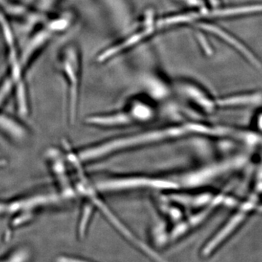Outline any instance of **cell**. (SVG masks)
Masks as SVG:
<instances>
[{"mask_svg": "<svg viewBox=\"0 0 262 262\" xmlns=\"http://www.w3.org/2000/svg\"><path fill=\"white\" fill-rule=\"evenodd\" d=\"M0 24H1L3 34L8 47V58H9L8 59H9L10 70H11L10 78L13 82V87L16 89L20 108L24 110L26 107V86L24 78L25 68L20 61V55L16 53L14 39L10 27H8V23L5 21L4 17L2 15H0Z\"/></svg>", "mask_w": 262, "mask_h": 262, "instance_id": "cell-3", "label": "cell"}, {"mask_svg": "<svg viewBox=\"0 0 262 262\" xmlns=\"http://www.w3.org/2000/svg\"><path fill=\"white\" fill-rule=\"evenodd\" d=\"M60 73L67 86L72 117L77 110L82 76V53L75 42L67 43L58 53Z\"/></svg>", "mask_w": 262, "mask_h": 262, "instance_id": "cell-2", "label": "cell"}, {"mask_svg": "<svg viewBox=\"0 0 262 262\" xmlns=\"http://www.w3.org/2000/svg\"><path fill=\"white\" fill-rule=\"evenodd\" d=\"M177 88L188 101L204 113H211L215 108L218 107L216 98L215 99L212 98L204 88L195 82L192 81H180L177 84Z\"/></svg>", "mask_w": 262, "mask_h": 262, "instance_id": "cell-4", "label": "cell"}, {"mask_svg": "<svg viewBox=\"0 0 262 262\" xmlns=\"http://www.w3.org/2000/svg\"><path fill=\"white\" fill-rule=\"evenodd\" d=\"M196 27L199 28L200 30L203 31V32L208 33V34H212L214 37L218 38L221 40L223 41L230 46L231 47L234 48L235 51L239 52L241 56L246 58V59L250 63H252L256 68H261V64L257 58L253 54L252 52L246 46L239 41L237 38L231 34L230 33L225 30L222 27L215 24L208 23L207 21H202L201 23L196 24Z\"/></svg>", "mask_w": 262, "mask_h": 262, "instance_id": "cell-5", "label": "cell"}, {"mask_svg": "<svg viewBox=\"0 0 262 262\" xmlns=\"http://www.w3.org/2000/svg\"><path fill=\"white\" fill-rule=\"evenodd\" d=\"M218 127L199 121L177 122L165 127L147 129L127 135L116 136L98 143L80 152L82 161H92L125 152L129 150L146 147L177 139L199 136H216Z\"/></svg>", "mask_w": 262, "mask_h": 262, "instance_id": "cell-1", "label": "cell"}]
</instances>
